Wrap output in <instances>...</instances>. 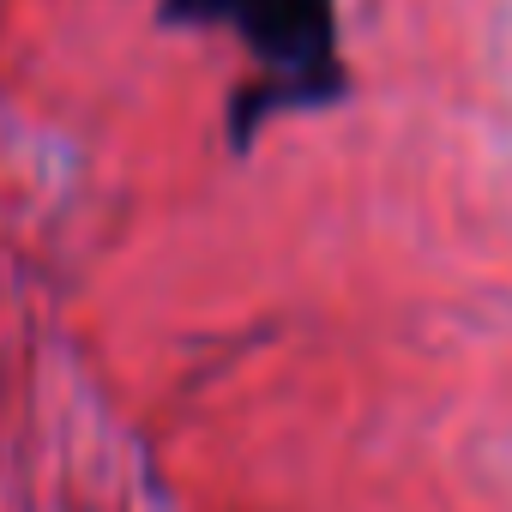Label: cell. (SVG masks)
<instances>
[{"label": "cell", "mask_w": 512, "mask_h": 512, "mask_svg": "<svg viewBox=\"0 0 512 512\" xmlns=\"http://www.w3.org/2000/svg\"><path fill=\"white\" fill-rule=\"evenodd\" d=\"M199 13H229L266 61L290 73L308 67L314 85H326L332 73V7L326 0H199Z\"/></svg>", "instance_id": "cell-1"}]
</instances>
